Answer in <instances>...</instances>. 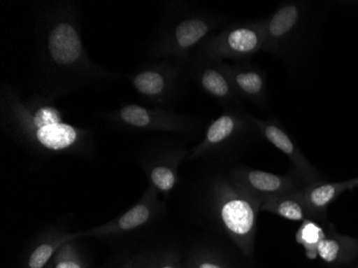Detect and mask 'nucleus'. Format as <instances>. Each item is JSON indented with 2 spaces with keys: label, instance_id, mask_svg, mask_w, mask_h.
Returning a JSON list of instances; mask_svg holds the SVG:
<instances>
[{
  "label": "nucleus",
  "instance_id": "f257e3e1",
  "mask_svg": "<svg viewBox=\"0 0 358 268\" xmlns=\"http://www.w3.org/2000/svg\"><path fill=\"white\" fill-rule=\"evenodd\" d=\"M0 111L10 136L40 154L84 156L92 146L90 131L64 120L54 97L23 98L12 88L3 87Z\"/></svg>",
  "mask_w": 358,
  "mask_h": 268
},
{
  "label": "nucleus",
  "instance_id": "f03ea898",
  "mask_svg": "<svg viewBox=\"0 0 358 268\" xmlns=\"http://www.w3.org/2000/svg\"><path fill=\"white\" fill-rule=\"evenodd\" d=\"M41 62L58 92L98 78L115 76L94 64L80 36L78 16L71 6L59 3L41 30Z\"/></svg>",
  "mask_w": 358,
  "mask_h": 268
},
{
  "label": "nucleus",
  "instance_id": "7ed1b4c3",
  "mask_svg": "<svg viewBox=\"0 0 358 268\" xmlns=\"http://www.w3.org/2000/svg\"><path fill=\"white\" fill-rule=\"evenodd\" d=\"M211 209L223 231L245 255H252L261 201L234 179L218 178L210 188Z\"/></svg>",
  "mask_w": 358,
  "mask_h": 268
},
{
  "label": "nucleus",
  "instance_id": "20e7f679",
  "mask_svg": "<svg viewBox=\"0 0 358 268\" xmlns=\"http://www.w3.org/2000/svg\"><path fill=\"white\" fill-rule=\"evenodd\" d=\"M220 26V20L207 13H188L171 22L161 32L152 56L184 66L195 48H200Z\"/></svg>",
  "mask_w": 358,
  "mask_h": 268
},
{
  "label": "nucleus",
  "instance_id": "39448f33",
  "mask_svg": "<svg viewBox=\"0 0 358 268\" xmlns=\"http://www.w3.org/2000/svg\"><path fill=\"white\" fill-rule=\"evenodd\" d=\"M259 136L255 117L235 108H227L206 129L204 138L189 153V159L227 154Z\"/></svg>",
  "mask_w": 358,
  "mask_h": 268
},
{
  "label": "nucleus",
  "instance_id": "423d86ee",
  "mask_svg": "<svg viewBox=\"0 0 358 268\" xmlns=\"http://www.w3.org/2000/svg\"><path fill=\"white\" fill-rule=\"evenodd\" d=\"M264 29L262 21L236 22L216 35L211 36L200 48L198 53L219 60L249 62L262 51Z\"/></svg>",
  "mask_w": 358,
  "mask_h": 268
},
{
  "label": "nucleus",
  "instance_id": "0eeeda50",
  "mask_svg": "<svg viewBox=\"0 0 358 268\" xmlns=\"http://www.w3.org/2000/svg\"><path fill=\"white\" fill-rule=\"evenodd\" d=\"M108 122L138 132H180L194 130L196 124L189 117L158 106L127 104L104 115Z\"/></svg>",
  "mask_w": 358,
  "mask_h": 268
},
{
  "label": "nucleus",
  "instance_id": "6e6552de",
  "mask_svg": "<svg viewBox=\"0 0 358 268\" xmlns=\"http://www.w3.org/2000/svg\"><path fill=\"white\" fill-rule=\"evenodd\" d=\"M305 9L299 1H287L262 20L264 43L262 51L273 55L289 56L299 48Z\"/></svg>",
  "mask_w": 358,
  "mask_h": 268
},
{
  "label": "nucleus",
  "instance_id": "1a4fd4ad",
  "mask_svg": "<svg viewBox=\"0 0 358 268\" xmlns=\"http://www.w3.org/2000/svg\"><path fill=\"white\" fill-rule=\"evenodd\" d=\"M182 66L171 62L143 66L128 76L129 82L144 100L154 106L166 108L178 92Z\"/></svg>",
  "mask_w": 358,
  "mask_h": 268
},
{
  "label": "nucleus",
  "instance_id": "9d476101",
  "mask_svg": "<svg viewBox=\"0 0 358 268\" xmlns=\"http://www.w3.org/2000/svg\"><path fill=\"white\" fill-rule=\"evenodd\" d=\"M191 73L199 87L218 104L229 108L232 104L241 102L223 60L196 52L191 64Z\"/></svg>",
  "mask_w": 358,
  "mask_h": 268
},
{
  "label": "nucleus",
  "instance_id": "9b49d317",
  "mask_svg": "<svg viewBox=\"0 0 358 268\" xmlns=\"http://www.w3.org/2000/svg\"><path fill=\"white\" fill-rule=\"evenodd\" d=\"M162 204L158 199V193L148 186L143 193L138 202L126 213L115 219L92 227L83 233V237H110L129 233L150 225L158 217Z\"/></svg>",
  "mask_w": 358,
  "mask_h": 268
},
{
  "label": "nucleus",
  "instance_id": "f8f14e48",
  "mask_svg": "<svg viewBox=\"0 0 358 268\" xmlns=\"http://www.w3.org/2000/svg\"><path fill=\"white\" fill-rule=\"evenodd\" d=\"M255 122L259 136L279 149L289 159L291 172L299 177L305 186L320 181L321 175L317 169L301 154L295 141L277 120L273 118L267 120H259L255 117Z\"/></svg>",
  "mask_w": 358,
  "mask_h": 268
},
{
  "label": "nucleus",
  "instance_id": "ddd939ff",
  "mask_svg": "<svg viewBox=\"0 0 358 268\" xmlns=\"http://www.w3.org/2000/svg\"><path fill=\"white\" fill-rule=\"evenodd\" d=\"M230 177L259 199L261 204L269 197L287 195L305 186L301 179L292 172L289 174H275L247 167H235Z\"/></svg>",
  "mask_w": 358,
  "mask_h": 268
},
{
  "label": "nucleus",
  "instance_id": "4468645a",
  "mask_svg": "<svg viewBox=\"0 0 358 268\" xmlns=\"http://www.w3.org/2000/svg\"><path fill=\"white\" fill-rule=\"evenodd\" d=\"M189 156L182 147L168 149L157 154L144 162V170L150 181V186L158 195H168L178 181V167L180 162Z\"/></svg>",
  "mask_w": 358,
  "mask_h": 268
},
{
  "label": "nucleus",
  "instance_id": "2eb2a0df",
  "mask_svg": "<svg viewBox=\"0 0 358 268\" xmlns=\"http://www.w3.org/2000/svg\"><path fill=\"white\" fill-rule=\"evenodd\" d=\"M225 69L241 100L243 99L257 106H266L267 80L262 70L250 62L233 64L225 62Z\"/></svg>",
  "mask_w": 358,
  "mask_h": 268
},
{
  "label": "nucleus",
  "instance_id": "dca6fc26",
  "mask_svg": "<svg viewBox=\"0 0 358 268\" xmlns=\"http://www.w3.org/2000/svg\"><path fill=\"white\" fill-rule=\"evenodd\" d=\"M334 267H345L358 259V241L337 233L331 225L317 244L313 257Z\"/></svg>",
  "mask_w": 358,
  "mask_h": 268
},
{
  "label": "nucleus",
  "instance_id": "f3484780",
  "mask_svg": "<svg viewBox=\"0 0 358 268\" xmlns=\"http://www.w3.org/2000/svg\"><path fill=\"white\" fill-rule=\"evenodd\" d=\"M353 189L352 181H343V183H309L307 186L299 189V197L305 205L309 218L324 219L327 215L329 205L345 191Z\"/></svg>",
  "mask_w": 358,
  "mask_h": 268
},
{
  "label": "nucleus",
  "instance_id": "a211bd4d",
  "mask_svg": "<svg viewBox=\"0 0 358 268\" xmlns=\"http://www.w3.org/2000/svg\"><path fill=\"white\" fill-rule=\"evenodd\" d=\"M80 237H83V233H68L56 230L48 231L30 250L24 268H45L62 246Z\"/></svg>",
  "mask_w": 358,
  "mask_h": 268
},
{
  "label": "nucleus",
  "instance_id": "6ab92c4d",
  "mask_svg": "<svg viewBox=\"0 0 358 268\" xmlns=\"http://www.w3.org/2000/svg\"><path fill=\"white\" fill-rule=\"evenodd\" d=\"M297 191L265 199L261 204V211H268L283 219L296 223H303L310 219Z\"/></svg>",
  "mask_w": 358,
  "mask_h": 268
},
{
  "label": "nucleus",
  "instance_id": "aec40b11",
  "mask_svg": "<svg viewBox=\"0 0 358 268\" xmlns=\"http://www.w3.org/2000/svg\"><path fill=\"white\" fill-rule=\"evenodd\" d=\"M325 234V230L317 225L315 220L308 219L303 223L296 233L297 243L301 244L306 250V255L311 258L319 241Z\"/></svg>",
  "mask_w": 358,
  "mask_h": 268
},
{
  "label": "nucleus",
  "instance_id": "412c9836",
  "mask_svg": "<svg viewBox=\"0 0 358 268\" xmlns=\"http://www.w3.org/2000/svg\"><path fill=\"white\" fill-rule=\"evenodd\" d=\"M74 241L66 244L58 250L53 258L54 268H85Z\"/></svg>",
  "mask_w": 358,
  "mask_h": 268
},
{
  "label": "nucleus",
  "instance_id": "4be33fe9",
  "mask_svg": "<svg viewBox=\"0 0 358 268\" xmlns=\"http://www.w3.org/2000/svg\"><path fill=\"white\" fill-rule=\"evenodd\" d=\"M190 268H227L219 260L210 255H200L195 258L191 263Z\"/></svg>",
  "mask_w": 358,
  "mask_h": 268
},
{
  "label": "nucleus",
  "instance_id": "5701e85b",
  "mask_svg": "<svg viewBox=\"0 0 358 268\" xmlns=\"http://www.w3.org/2000/svg\"><path fill=\"white\" fill-rule=\"evenodd\" d=\"M160 261L154 268H178V264L172 258H166Z\"/></svg>",
  "mask_w": 358,
  "mask_h": 268
},
{
  "label": "nucleus",
  "instance_id": "b1692460",
  "mask_svg": "<svg viewBox=\"0 0 358 268\" xmlns=\"http://www.w3.org/2000/svg\"><path fill=\"white\" fill-rule=\"evenodd\" d=\"M352 183H353V188L358 187V178L352 179Z\"/></svg>",
  "mask_w": 358,
  "mask_h": 268
},
{
  "label": "nucleus",
  "instance_id": "393cba45",
  "mask_svg": "<svg viewBox=\"0 0 358 268\" xmlns=\"http://www.w3.org/2000/svg\"><path fill=\"white\" fill-rule=\"evenodd\" d=\"M45 268H54L53 260H52V261L48 263V265L46 266Z\"/></svg>",
  "mask_w": 358,
  "mask_h": 268
},
{
  "label": "nucleus",
  "instance_id": "a878e982",
  "mask_svg": "<svg viewBox=\"0 0 358 268\" xmlns=\"http://www.w3.org/2000/svg\"><path fill=\"white\" fill-rule=\"evenodd\" d=\"M126 268H138V267H136V266H134V265H129V266H127Z\"/></svg>",
  "mask_w": 358,
  "mask_h": 268
}]
</instances>
